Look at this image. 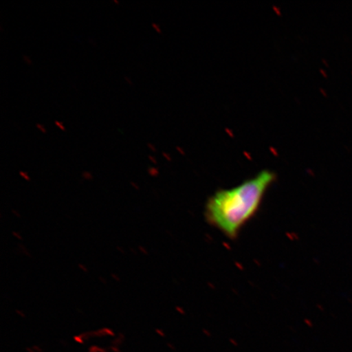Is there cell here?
Segmentation results:
<instances>
[{
	"instance_id": "obj_1",
	"label": "cell",
	"mask_w": 352,
	"mask_h": 352,
	"mask_svg": "<svg viewBox=\"0 0 352 352\" xmlns=\"http://www.w3.org/2000/svg\"><path fill=\"white\" fill-rule=\"evenodd\" d=\"M275 179L274 171L264 170L239 186L215 192L206 201V220L228 239H236L258 213Z\"/></svg>"
},
{
	"instance_id": "obj_2",
	"label": "cell",
	"mask_w": 352,
	"mask_h": 352,
	"mask_svg": "<svg viewBox=\"0 0 352 352\" xmlns=\"http://www.w3.org/2000/svg\"><path fill=\"white\" fill-rule=\"evenodd\" d=\"M55 124L56 126H58L59 129L61 130V131H65V127L63 125V123L60 122V121H55Z\"/></svg>"
},
{
	"instance_id": "obj_3",
	"label": "cell",
	"mask_w": 352,
	"mask_h": 352,
	"mask_svg": "<svg viewBox=\"0 0 352 352\" xmlns=\"http://www.w3.org/2000/svg\"><path fill=\"white\" fill-rule=\"evenodd\" d=\"M36 127H37V129L39 131H41L42 132V133H43V134H46L47 133V131L45 129V127H44L43 125L39 124V123H37Z\"/></svg>"
},
{
	"instance_id": "obj_4",
	"label": "cell",
	"mask_w": 352,
	"mask_h": 352,
	"mask_svg": "<svg viewBox=\"0 0 352 352\" xmlns=\"http://www.w3.org/2000/svg\"><path fill=\"white\" fill-rule=\"evenodd\" d=\"M23 59L25 60V63L29 65H32V60L28 56H23Z\"/></svg>"
},
{
	"instance_id": "obj_5",
	"label": "cell",
	"mask_w": 352,
	"mask_h": 352,
	"mask_svg": "<svg viewBox=\"0 0 352 352\" xmlns=\"http://www.w3.org/2000/svg\"><path fill=\"white\" fill-rule=\"evenodd\" d=\"M148 173L153 175H157V170L155 168H153V167H149Z\"/></svg>"
},
{
	"instance_id": "obj_6",
	"label": "cell",
	"mask_w": 352,
	"mask_h": 352,
	"mask_svg": "<svg viewBox=\"0 0 352 352\" xmlns=\"http://www.w3.org/2000/svg\"><path fill=\"white\" fill-rule=\"evenodd\" d=\"M83 177H85L87 179H92V175L91 173H87V171H85V173H82Z\"/></svg>"
},
{
	"instance_id": "obj_7",
	"label": "cell",
	"mask_w": 352,
	"mask_h": 352,
	"mask_svg": "<svg viewBox=\"0 0 352 352\" xmlns=\"http://www.w3.org/2000/svg\"><path fill=\"white\" fill-rule=\"evenodd\" d=\"M20 175L22 176V177L25 178V179H30L28 175L23 173V171H21Z\"/></svg>"
},
{
	"instance_id": "obj_8",
	"label": "cell",
	"mask_w": 352,
	"mask_h": 352,
	"mask_svg": "<svg viewBox=\"0 0 352 352\" xmlns=\"http://www.w3.org/2000/svg\"><path fill=\"white\" fill-rule=\"evenodd\" d=\"M148 147L151 149L153 152H156V148H154L153 145L151 143L148 144Z\"/></svg>"
},
{
	"instance_id": "obj_9",
	"label": "cell",
	"mask_w": 352,
	"mask_h": 352,
	"mask_svg": "<svg viewBox=\"0 0 352 352\" xmlns=\"http://www.w3.org/2000/svg\"><path fill=\"white\" fill-rule=\"evenodd\" d=\"M152 25H153V28L154 29H155L158 33H160V28H158V25L157 24L153 23Z\"/></svg>"
},
{
	"instance_id": "obj_10",
	"label": "cell",
	"mask_w": 352,
	"mask_h": 352,
	"mask_svg": "<svg viewBox=\"0 0 352 352\" xmlns=\"http://www.w3.org/2000/svg\"><path fill=\"white\" fill-rule=\"evenodd\" d=\"M124 78L129 85H132V81L131 80L130 78L125 76Z\"/></svg>"
},
{
	"instance_id": "obj_11",
	"label": "cell",
	"mask_w": 352,
	"mask_h": 352,
	"mask_svg": "<svg viewBox=\"0 0 352 352\" xmlns=\"http://www.w3.org/2000/svg\"><path fill=\"white\" fill-rule=\"evenodd\" d=\"M148 158H149V160H151L153 162H154V164H156V161H155V160H154V158L153 157V156L149 155V156H148Z\"/></svg>"
},
{
	"instance_id": "obj_12",
	"label": "cell",
	"mask_w": 352,
	"mask_h": 352,
	"mask_svg": "<svg viewBox=\"0 0 352 352\" xmlns=\"http://www.w3.org/2000/svg\"><path fill=\"white\" fill-rule=\"evenodd\" d=\"M114 3H120V2L118 1V0H114L113 1Z\"/></svg>"
}]
</instances>
